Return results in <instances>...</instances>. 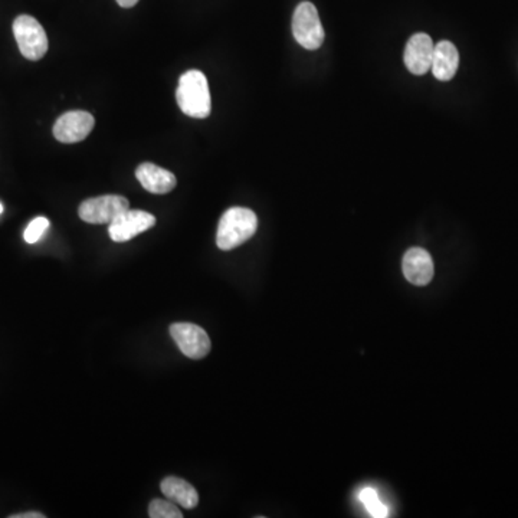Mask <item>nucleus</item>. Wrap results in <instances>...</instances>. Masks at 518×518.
<instances>
[{"mask_svg": "<svg viewBox=\"0 0 518 518\" xmlns=\"http://www.w3.org/2000/svg\"><path fill=\"white\" fill-rule=\"evenodd\" d=\"M48 227H49V220L47 218H42V216L36 218V219L29 223L28 228L25 229V234H23L25 241L28 244H35V242L40 241Z\"/></svg>", "mask_w": 518, "mask_h": 518, "instance_id": "16", "label": "nucleus"}, {"mask_svg": "<svg viewBox=\"0 0 518 518\" xmlns=\"http://www.w3.org/2000/svg\"><path fill=\"white\" fill-rule=\"evenodd\" d=\"M45 515L42 513H36V511H29V513H21V514L11 515V518H43Z\"/></svg>", "mask_w": 518, "mask_h": 518, "instance_id": "17", "label": "nucleus"}, {"mask_svg": "<svg viewBox=\"0 0 518 518\" xmlns=\"http://www.w3.org/2000/svg\"><path fill=\"white\" fill-rule=\"evenodd\" d=\"M14 40L21 54L29 61H40L48 52V36L40 22L29 14H21L13 22Z\"/></svg>", "mask_w": 518, "mask_h": 518, "instance_id": "3", "label": "nucleus"}, {"mask_svg": "<svg viewBox=\"0 0 518 518\" xmlns=\"http://www.w3.org/2000/svg\"><path fill=\"white\" fill-rule=\"evenodd\" d=\"M402 268L410 284L417 287L428 285L435 273L432 256L422 248H410L403 256Z\"/></svg>", "mask_w": 518, "mask_h": 518, "instance_id": "10", "label": "nucleus"}, {"mask_svg": "<svg viewBox=\"0 0 518 518\" xmlns=\"http://www.w3.org/2000/svg\"><path fill=\"white\" fill-rule=\"evenodd\" d=\"M177 104L192 119H206L212 110L208 79L203 72L191 69L180 76L176 91Z\"/></svg>", "mask_w": 518, "mask_h": 518, "instance_id": "1", "label": "nucleus"}, {"mask_svg": "<svg viewBox=\"0 0 518 518\" xmlns=\"http://www.w3.org/2000/svg\"><path fill=\"white\" fill-rule=\"evenodd\" d=\"M155 225L156 218L151 213L129 209L110 223L108 234L114 242H127L151 229Z\"/></svg>", "mask_w": 518, "mask_h": 518, "instance_id": "7", "label": "nucleus"}, {"mask_svg": "<svg viewBox=\"0 0 518 518\" xmlns=\"http://www.w3.org/2000/svg\"><path fill=\"white\" fill-rule=\"evenodd\" d=\"M2 212H4V205L0 203V215H2Z\"/></svg>", "mask_w": 518, "mask_h": 518, "instance_id": "19", "label": "nucleus"}, {"mask_svg": "<svg viewBox=\"0 0 518 518\" xmlns=\"http://www.w3.org/2000/svg\"><path fill=\"white\" fill-rule=\"evenodd\" d=\"M460 65L458 49L450 40H441L433 49L432 72L439 81H451L455 76Z\"/></svg>", "mask_w": 518, "mask_h": 518, "instance_id": "12", "label": "nucleus"}, {"mask_svg": "<svg viewBox=\"0 0 518 518\" xmlns=\"http://www.w3.org/2000/svg\"><path fill=\"white\" fill-rule=\"evenodd\" d=\"M435 45L426 33H416L407 40L405 64L414 76H424L432 68Z\"/></svg>", "mask_w": 518, "mask_h": 518, "instance_id": "9", "label": "nucleus"}, {"mask_svg": "<svg viewBox=\"0 0 518 518\" xmlns=\"http://www.w3.org/2000/svg\"><path fill=\"white\" fill-rule=\"evenodd\" d=\"M129 209V201L124 196L105 194V196L84 201L79 205L78 215L84 222L104 225V223H112L115 218H119Z\"/></svg>", "mask_w": 518, "mask_h": 518, "instance_id": "5", "label": "nucleus"}, {"mask_svg": "<svg viewBox=\"0 0 518 518\" xmlns=\"http://www.w3.org/2000/svg\"><path fill=\"white\" fill-rule=\"evenodd\" d=\"M93 115L86 112H68L57 120L54 126V136L58 141L65 144L78 143L85 140L93 131Z\"/></svg>", "mask_w": 518, "mask_h": 518, "instance_id": "8", "label": "nucleus"}, {"mask_svg": "<svg viewBox=\"0 0 518 518\" xmlns=\"http://www.w3.org/2000/svg\"><path fill=\"white\" fill-rule=\"evenodd\" d=\"M148 517L151 518H182L183 513L180 511L179 505L170 500H156L151 501L148 505Z\"/></svg>", "mask_w": 518, "mask_h": 518, "instance_id": "15", "label": "nucleus"}, {"mask_svg": "<svg viewBox=\"0 0 518 518\" xmlns=\"http://www.w3.org/2000/svg\"><path fill=\"white\" fill-rule=\"evenodd\" d=\"M117 4L121 7H133L138 4V0H117Z\"/></svg>", "mask_w": 518, "mask_h": 518, "instance_id": "18", "label": "nucleus"}, {"mask_svg": "<svg viewBox=\"0 0 518 518\" xmlns=\"http://www.w3.org/2000/svg\"><path fill=\"white\" fill-rule=\"evenodd\" d=\"M170 335L180 352L189 359L201 360L210 352V338L203 328L192 323H174L170 326Z\"/></svg>", "mask_w": 518, "mask_h": 518, "instance_id": "6", "label": "nucleus"}, {"mask_svg": "<svg viewBox=\"0 0 518 518\" xmlns=\"http://www.w3.org/2000/svg\"><path fill=\"white\" fill-rule=\"evenodd\" d=\"M136 176L146 191L155 194L169 193L177 184L176 176L172 172L153 163H143L138 165Z\"/></svg>", "mask_w": 518, "mask_h": 518, "instance_id": "11", "label": "nucleus"}, {"mask_svg": "<svg viewBox=\"0 0 518 518\" xmlns=\"http://www.w3.org/2000/svg\"><path fill=\"white\" fill-rule=\"evenodd\" d=\"M292 33L297 42L308 50H316L323 45L324 29L317 7L311 2H302L292 16Z\"/></svg>", "mask_w": 518, "mask_h": 518, "instance_id": "4", "label": "nucleus"}, {"mask_svg": "<svg viewBox=\"0 0 518 518\" xmlns=\"http://www.w3.org/2000/svg\"><path fill=\"white\" fill-rule=\"evenodd\" d=\"M162 491L167 500L173 501L177 504L179 507L184 510H193L198 507L199 494L193 486L184 479L177 478V477H167L162 481Z\"/></svg>", "mask_w": 518, "mask_h": 518, "instance_id": "13", "label": "nucleus"}, {"mask_svg": "<svg viewBox=\"0 0 518 518\" xmlns=\"http://www.w3.org/2000/svg\"><path fill=\"white\" fill-rule=\"evenodd\" d=\"M360 503L363 504L369 514L374 518H385L388 515V507L379 500L378 493L373 488H363L359 493Z\"/></svg>", "mask_w": 518, "mask_h": 518, "instance_id": "14", "label": "nucleus"}, {"mask_svg": "<svg viewBox=\"0 0 518 518\" xmlns=\"http://www.w3.org/2000/svg\"><path fill=\"white\" fill-rule=\"evenodd\" d=\"M256 228H258V218L251 209H228L218 225L216 245L222 251L237 248L255 235Z\"/></svg>", "mask_w": 518, "mask_h": 518, "instance_id": "2", "label": "nucleus"}]
</instances>
